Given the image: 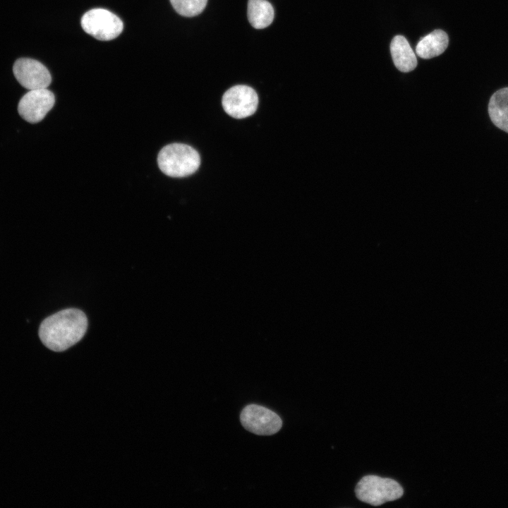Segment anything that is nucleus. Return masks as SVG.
Segmentation results:
<instances>
[{"label": "nucleus", "instance_id": "1", "mask_svg": "<svg viewBox=\"0 0 508 508\" xmlns=\"http://www.w3.org/2000/svg\"><path fill=\"white\" fill-rule=\"evenodd\" d=\"M87 328L85 314L76 308H68L45 318L40 326L39 337L46 347L59 352L78 343Z\"/></svg>", "mask_w": 508, "mask_h": 508}, {"label": "nucleus", "instance_id": "2", "mask_svg": "<svg viewBox=\"0 0 508 508\" xmlns=\"http://www.w3.org/2000/svg\"><path fill=\"white\" fill-rule=\"evenodd\" d=\"M157 162L164 174L181 178L195 173L199 168L200 158L193 147L183 143H171L159 151Z\"/></svg>", "mask_w": 508, "mask_h": 508}, {"label": "nucleus", "instance_id": "3", "mask_svg": "<svg viewBox=\"0 0 508 508\" xmlns=\"http://www.w3.org/2000/svg\"><path fill=\"white\" fill-rule=\"evenodd\" d=\"M355 493L361 501L373 506H380L400 498L404 490L401 485L393 479L368 475L357 483Z\"/></svg>", "mask_w": 508, "mask_h": 508}, {"label": "nucleus", "instance_id": "4", "mask_svg": "<svg viewBox=\"0 0 508 508\" xmlns=\"http://www.w3.org/2000/svg\"><path fill=\"white\" fill-rule=\"evenodd\" d=\"M83 30L98 40L109 41L123 31L122 20L112 12L104 8L91 9L82 16Z\"/></svg>", "mask_w": 508, "mask_h": 508}, {"label": "nucleus", "instance_id": "5", "mask_svg": "<svg viewBox=\"0 0 508 508\" xmlns=\"http://www.w3.org/2000/svg\"><path fill=\"white\" fill-rule=\"evenodd\" d=\"M240 421L246 430L258 435H274L282 426V421L275 412L257 404L246 406L240 414Z\"/></svg>", "mask_w": 508, "mask_h": 508}, {"label": "nucleus", "instance_id": "6", "mask_svg": "<svg viewBox=\"0 0 508 508\" xmlns=\"http://www.w3.org/2000/svg\"><path fill=\"white\" fill-rule=\"evenodd\" d=\"M222 104L229 115L236 119H243L255 112L258 105V97L252 87L238 85L224 92Z\"/></svg>", "mask_w": 508, "mask_h": 508}, {"label": "nucleus", "instance_id": "7", "mask_svg": "<svg viewBox=\"0 0 508 508\" xmlns=\"http://www.w3.org/2000/svg\"><path fill=\"white\" fill-rule=\"evenodd\" d=\"M54 103V94L47 88L32 90L20 99L18 111L23 119L35 123L44 118Z\"/></svg>", "mask_w": 508, "mask_h": 508}, {"label": "nucleus", "instance_id": "8", "mask_svg": "<svg viewBox=\"0 0 508 508\" xmlns=\"http://www.w3.org/2000/svg\"><path fill=\"white\" fill-rule=\"evenodd\" d=\"M13 71L18 83L29 90L47 88L52 82L49 70L32 59H18L14 63Z\"/></svg>", "mask_w": 508, "mask_h": 508}, {"label": "nucleus", "instance_id": "9", "mask_svg": "<svg viewBox=\"0 0 508 508\" xmlns=\"http://www.w3.org/2000/svg\"><path fill=\"white\" fill-rule=\"evenodd\" d=\"M390 52L396 68L403 73L415 69L417 59L407 40L402 35H396L390 44Z\"/></svg>", "mask_w": 508, "mask_h": 508}, {"label": "nucleus", "instance_id": "10", "mask_svg": "<svg viewBox=\"0 0 508 508\" xmlns=\"http://www.w3.org/2000/svg\"><path fill=\"white\" fill-rule=\"evenodd\" d=\"M449 37L442 30L437 29L421 37L416 47L417 55L428 59L442 54L448 47Z\"/></svg>", "mask_w": 508, "mask_h": 508}, {"label": "nucleus", "instance_id": "11", "mask_svg": "<svg viewBox=\"0 0 508 508\" xmlns=\"http://www.w3.org/2000/svg\"><path fill=\"white\" fill-rule=\"evenodd\" d=\"M488 110L493 124L508 133V87L501 88L492 94Z\"/></svg>", "mask_w": 508, "mask_h": 508}, {"label": "nucleus", "instance_id": "12", "mask_svg": "<svg viewBox=\"0 0 508 508\" xmlns=\"http://www.w3.org/2000/svg\"><path fill=\"white\" fill-rule=\"evenodd\" d=\"M274 16V8L267 0H248V18L254 28L262 29L269 26Z\"/></svg>", "mask_w": 508, "mask_h": 508}, {"label": "nucleus", "instance_id": "13", "mask_svg": "<svg viewBox=\"0 0 508 508\" xmlns=\"http://www.w3.org/2000/svg\"><path fill=\"white\" fill-rule=\"evenodd\" d=\"M170 2L179 14L193 17L204 10L207 0H170Z\"/></svg>", "mask_w": 508, "mask_h": 508}]
</instances>
